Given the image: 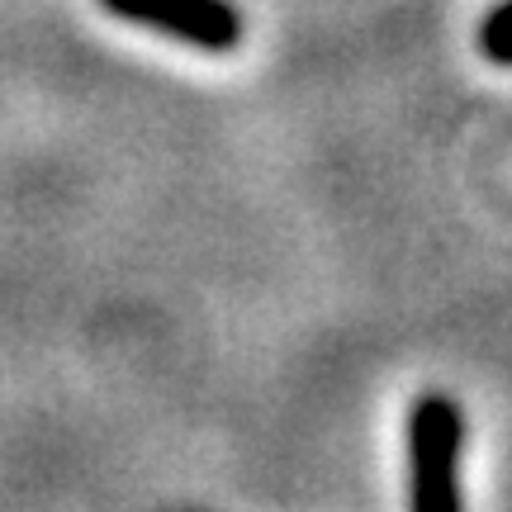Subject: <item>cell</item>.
Returning a JSON list of instances; mask_svg holds the SVG:
<instances>
[{
    "label": "cell",
    "instance_id": "obj_1",
    "mask_svg": "<svg viewBox=\"0 0 512 512\" xmlns=\"http://www.w3.org/2000/svg\"><path fill=\"white\" fill-rule=\"evenodd\" d=\"M408 508L418 512H456L460 494V456H465V413L451 394H422L408 408Z\"/></svg>",
    "mask_w": 512,
    "mask_h": 512
},
{
    "label": "cell",
    "instance_id": "obj_2",
    "mask_svg": "<svg viewBox=\"0 0 512 512\" xmlns=\"http://www.w3.org/2000/svg\"><path fill=\"white\" fill-rule=\"evenodd\" d=\"M100 5L138 29L166 34L204 53H228L242 43V10L233 0H100Z\"/></svg>",
    "mask_w": 512,
    "mask_h": 512
},
{
    "label": "cell",
    "instance_id": "obj_3",
    "mask_svg": "<svg viewBox=\"0 0 512 512\" xmlns=\"http://www.w3.org/2000/svg\"><path fill=\"white\" fill-rule=\"evenodd\" d=\"M479 48H484L489 62L512 67V0H503V5H494V10L484 15V24H479Z\"/></svg>",
    "mask_w": 512,
    "mask_h": 512
}]
</instances>
